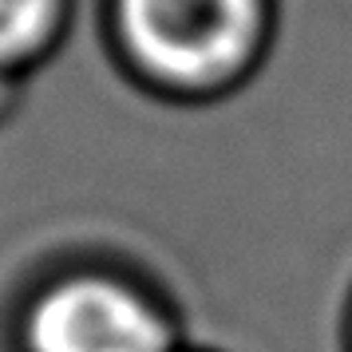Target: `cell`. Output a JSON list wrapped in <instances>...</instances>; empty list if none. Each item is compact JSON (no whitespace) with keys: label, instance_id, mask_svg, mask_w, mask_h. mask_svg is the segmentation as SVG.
Here are the masks:
<instances>
[{"label":"cell","instance_id":"6da1fadb","mask_svg":"<svg viewBox=\"0 0 352 352\" xmlns=\"http://www.w3.org/2000/svg\"><path fill=\"white\" fill-rule=\"evenodd\" d=\"M277 32V0H103L115 64L166 103H218L254 80Z\"/></svg>","mask_w":352,"mask_h":352},{"label":"cell","instance_id":"7a4b0ae2","mask_svg":"<svg viewBox=\"0 0 352 352\" xmlns=\"http://www.w3.org/2000/svg\"><path fill=\"white\" fill-rule=\"evenodd\" d=\"M20 352H190L159 285L119 261H76L36 289L16 329Z\"/></svg>","mask_w":352,"mask_h":352},{"label":"cell","instance_id":"3957f363","mask_svg":"<svg viewBox=\"0 0 352 352\" xmlns=\"http://www.w3.org/2000/svg\"><path fill=\"white\" fill-rule=\"evenodd\" d=\"M72 0H0V72L24 76L48 60L67 32Z\"/></svg>","mask_w":352,"mask_h":352},{"label":"cell","instance_id":"277c9868","mask_svg":"<svg viewBox=\"0 0 352 352\" xmlns=\"http://www.w3.org/2000/svg\"><path fill=\"white\" fill-rule=\"evenodd\" d=\"M12 91H16V76H4V72H0V111L12 103Z\"/></svg>","mask_w":352,"mask_h":352},{"label":"cell","instance_id":"5b68a950","mask_svg":"<svg viewBox=\"0 0 352 352\" xmlns=\"http://www.w3.org/2000/svg\"><path fill=\"white\" fill-rule=\"evenodd\" d=\"M344 352H352V301H349V320H344Z\"/></svg>","mask_w":352,"mask_h":352}]
</instances>
